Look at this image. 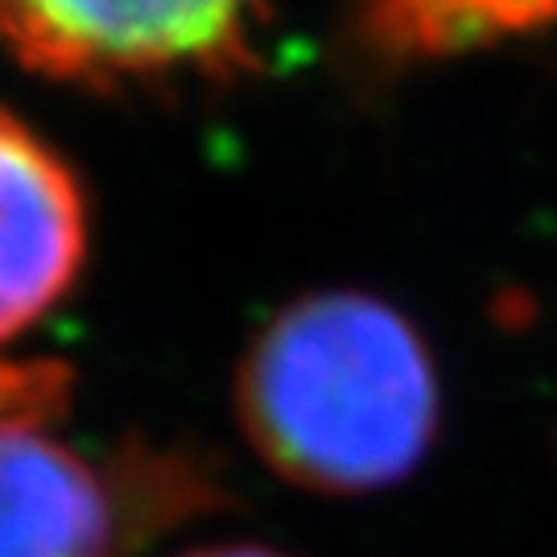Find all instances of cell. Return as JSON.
<instances>
[{
  "label": "cell",
  "mask_w": 557,
  "mask_h": 557,
  "mask_svg": "<svg viewBox=\"0 0 557 557\" xmlns=\"http://www.w3.org/2000/svg\"><path fill=\"white\" fill-rule=\"evenodd\" d=\"M430 338L368 289L281 306L236 368V418L277 479L319 496H376L421 471L442 434Z\"/></svg>",
  "instance_id": "obj_1"
},
{
  "label": "cell",
  "mask_w": 557,
  "mask_h": 557,
  "mask_svg": "<svg viewBox=\"0 0 557 557\" xmlns=\"http://www.w3.org/2000/svg\"><path fill=\"white\" fill-rule=\"evenodd\" d=\"M220 504L223 475L190 446L91 458L46 425L0 430V557H137Z\"/></svg>",
  "instance_id": "obj_2"
},
{
  "label": "cell",
  "mask_w": 557,
  "mask_h": 557,
  "mask_svg": "<svg viewBox=\"0 0 557 557\" xmlns=\"http://www.w3.org/2000/svg\"><path fill=\"white\" fill-rule=\"evenodd\" d=\"M269 0H0V46L87 91L232 83L260 59Z\"/></svg>",
  "instance_id": "obj_3"
},
{
  "label": "cell",
  "mask_w": 557,
  "mask_h": 557,
  "mask_svg": "<svg viewBox=\"0 0 557 557\" xmlns=\"http://www.w3.org/2000/svg\"><path fill=\"white\" fill-rule=\"evenodd\" d=\"M87 260V199L75 170L0 108V343L66 298Z\"/></svg>",
  "instance_id": "obj_4"
},
{
  "label": "cell",
  "mask_w": 557,
  "mask_h": 557,
  "mask_svg": "<svg viewBox=\"0 0 557 557\" xmlns=\"http://www.w3.org/2000/svg\"><path fill=\"white\" fill-rule=\"evenodd\" d=\"M557 25V0H359L351 17L356 54L372 71L458 59L533 38Z\"/></svg>",
  "instance_id": "obj_5"
},
{
  "label": "cell",
  "mask_w": 557,
  "mask_h": 557,
  "mask_svg": "<svg viewBox=\"0 0 557 557\" xmlns=\"http://www.w3.org/2000/svg\"><path fill=\"white\" fill-rule=\"evenodd\" d=\"M71 400V368L54 359L0 363V430L9 425H50Z\"/></svg>",
  "instance_id": "obj_6"
},
{
  "label": "cell",
  "mask_w": 557,
  "mask_h": 557,
  "mask_svg": "<svg viewBox=\"0 0 557 557\" xmlns=\"http://www.w3.org/2000/svg\"><path fill=\"white\" fill-rule=\"evenodd\" d=\"M178 557H289L273 549V545H260V541H227V545H199V549H186Z\"/></svg>",
  "instance_id": "obj_7"
}]
</instances>
